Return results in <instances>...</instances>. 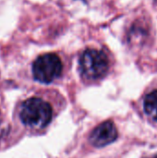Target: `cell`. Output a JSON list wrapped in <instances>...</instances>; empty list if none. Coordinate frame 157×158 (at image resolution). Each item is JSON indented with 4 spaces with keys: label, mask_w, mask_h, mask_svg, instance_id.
Instances as JSON below:
<instances>
[{
    "label": "cell",
    "mask_w": 157,
    "mask_h": 158,
    "mask_svg": "<svg viewBox=\"0 0 157 158\" xmlns=\"http://www.w3.org/2000/svg\"><path fill=\"white\" fill-rule=\"evenodd\" d=\"M109 67L106 55L100 50L87 49L80 58V69L86 79L97 80L104 77Z\"/></svg>",
    "instance_id": "7a4b0ae2"
},
{
    "label": "cell",
    "mask_w": 157,
    "mask_h": 158,
    "mask_svg": "<svg viewBox=\"0 0 157 158\" xmlns=\"http://www.w3.org/2000/svg\"><path fill=\"white\" fill-rule=\"evenodd\" d=\"M53 116V110L46 101L32 97L26 100L21 106L19 117L21 121L29 127L42 129L47 126Z\"/></svg>",
    "instance_id": "6da1fadb"
},
{
    "label": "cell",
    "mask_w": 157,
    "mask_h": 158,
    "mask_svg": "<svg viewBox=\"0 0 157 158\" xmlns=\"http://www.w3.org/2000/svg\"><path fill=\"white\" fill-rule=\"evenodd\" d=\"M62 62L56 54H44L33 62L32 74L36 81L50 83L58 78L62 72Z\"/></svg>",
    "instance_id": "3957f363"
},
{
    "label": "cell",
    "mask_w": 157,
    "mask_h": 158,
    "mask_svg": "<svg viewBox=\"0 0 157 158\" xmlns=\"http://www.w3.org/2000/svg\"><path fill=\"white\" fill-rule=\"evenodd\" d=\"M118 138V130L113 122L105 121L97 126L90 135V142L96 147H104L115 142Z\"/></svg>",
    "instance_id": "277c9868"
},
{
    "label": "cell",
    "mask_w": 157,
    "mask_h": 158,
    "mask_svg": "<svg viewBox=\"0 0 157 158\" xmlns=\"http://www.w3.org/2000/svg\"><path fill=\"white\" fill-rule=\"evenodd\" d=\"M145 113L153 119L157 120V90L148 94L143 102Z\"/></svg>",
    "instance_id": "5b68a950"
},
{
    "label": "cell",
    "mask_w": 157,
    "mask_h": 158,
    "mask_svg": "<svg viewBox=\"0 0 157 158\" xmlns=\"http://www.w3.org/2000/svg\"><path fill=\"white\" fill-rule=\"evenodd\" d=\"M151 158H157V155H155V156H154L153 157H151Z\"/></svg>",
    "instance_id": "8992f818"
}]
</instances>
